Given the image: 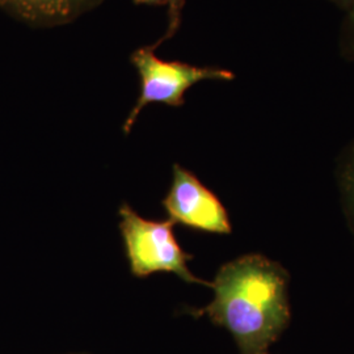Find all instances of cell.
Segmentation results:
<instances>
[{"label": "cell", "mask_w": 354, "mask_h": 354, "mask_svg": "<svg viewBox=\"0 0 354 354\" xmlns=\"http://www.w3.org/2000/svg\"><path fill=\"white\" fill-rule=\"evenodd\" d=\"M102 0H0V10L26 24L64 26L97 7Z\"/></svg>", "instance_id": "obj_5"}, {"label": "cell", "mask_w": 354, "mask_h": 354, "mask_svg": "<svg viewBox=\"0 0 354 354\" xmlns=\"http://www.w3.org/2000/svg\"><path fill=\"white\" fill-rule=\"evenodd\" d=\"M140 79L138 100L122 125L127 136L134 127L140 112L153 102L180 108L185 104V93L193 86L203 80L230 82L235 74L219 67H200L178 61H165L156 57L155 49L150 46L140 48L130 57Z\"/></svg>", "instance_id": "obj_3"}, {"label": "cell", "mask_w": 354, "mask_h": 354, "mask_svg": "<svg viewBox=\"0 0 354 354\" xmlns=\"http://www.w3.org/2000/svg\"><path fill=\"white\" fill-rule=\"evenodd\" d=\"M329 1L335 3L337 7H340L345 12L354 4V0H329Z\"/></svg>", "instance_id": "obj_9"}, {"label": "cell", "mask_w": 354, "mask_h": 354, "mask_svg": "<svg viewBox=\"0 0 354 354\" xmlns=\"http://www.w3.org/2000/svg\"><path fill=\"white\" fill-rule=\"evenodd\" d=\"M340 184L345 210L354 232V143L344 156L340 168Z\"/></svg>", "instance_id": "obj_6"}, {"label": "cell", "mask_w": 354, "mask_h": 354, "mask_svg": "<svg viewBox=\"0 0 354 354\" xmlns=\"http://www.w3.org/2000/svg\"><path fill=\"white\" fill-rule=\"evenodd\" d=\"M162 205L175 225L215 235L232 231L227 209L218 196L180 165H174L172 183Z\"/></svg>", "instance_id": "obj_4"}, {"label": "cell", "mask_w": 354, "mask_h": 354, "mask_svg": "<svg viewBox=\"0 0 354 354\" xmlns=\"http://www.w3.org/2000/svg\"><path fill=\"white\" fill-rule=\"evenodd\" d=\"M137 6H165L168 7V28L165 36L158 42L151 45L153 49L160 46L163 42L176 35L180 24H181V13L185 6V0H133Z\"/></svg>", "instance_id": "obj_7"}, {"label": "cell", "mask_w": 354, "mask_h": 354, "mask_svg": "<svg viewBox=\"0 0 354 354\" xmlns=\"http://www.w3.org/2000/svg\"><path fill=\"white\" fill-rule=\"evenodd\" d=\"M210 288L213 301L190 314L226 329L239 354H269L290 324L288 270L263 254H244L221 266Z\"/></svg>", "instance_id": "obj_1"}, {"label": "cell", "mask_w": 354, "mask_h": 354, "mask_svg": "<svg viewBox=\"0 0 354 354\" xmlns=\"http://www.w3.org/2000/svg\"><path fill=\"white\" fill-rule=\"evenodd\" d=\"M342 44L344 54L354 59V4L346 11L342 26Z\"/></svg>", "instance_id": "obj_8"}, {"label": "cell", "mask_w": 354, "mask_h": 354, "mask_svg": "<svg viewBox=\"0 0 354 354\" xmlns=\"http://www.w3.org/2000/svg\"><path fill=\"white\" fill-rule=\"evenodd\" d=\"M118 215L120 231L133 276L146 279L155 273L167 272L192 285L212 286L210 282L192 273L188 263L193 256L178 244L175 223L171 219L155 221L145 218L127 203L120 206Z\"/></svg>", "instance_id": "obj_2"}]
</instances>
